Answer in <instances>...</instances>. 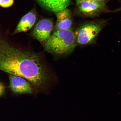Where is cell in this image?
<instances>
[{
	"label": "cell",
	"mask_w": 121,
	"mask_h": 121,
	"mask_svg": "<svg viewBox=\"0 0 121 121\" xmlns=\"http://www.w3.org/2000/svg\"><path fill=\"white\" fill-rule=\"evenodd\" d=\"M0 70L25 78L38 89L44 86L49 79L37 54L14 47L0 34Z\"/></svg>",
	"instance_id": "cell-1"
},
{
	"label": "cell",
	"mask_w": 121,
	"mask_h": 121,
	"mask_svg": "<svg viewBox=\"0 0 121 121\" xmlns=\"http://www.w3.org/2000/svg\"><path fill=\"white\" fill-rule=\"evenodd\" d=\"M77 43L74 32L71 29L57 30L51 35L45 49L53 54H66L73 50Z\"/></svg>",
	"instance_id": "cell-2"
},
{
	"label": "cell",
	"mask_w": 121,
	"mask_h": 121,
	"mask_svg": "<svg viewBox=\"0 0 121 121\" xmlns=\"http://www.w3.org/2000/svg\"><path fill=\"white\" fill-rule=\"evenodd\" d=\"M107 21H94L82 25L74 32L77 43L85 45L96 43L98 35L106 24Z\"/></svg>",
	"instance_id": "cell-3"
},
{
	"label": "cell",
	"mask_w": 121,
	"mask_h": 121,
	"mask_svg": "<svg viewBox=\"0 0 121 121\" xmlns=\"http://www.w3.org/2000/svg\"><path fill=\"white\" fill-rule=\"evenodd\" d=\"M105 1H86L76 6L78 13L86 17H93L107 11Z\"/></svg>",
	"instance_id": "cell-4"
},
{
	"label": "cell",
	"mask_w": 121,
	"mask_h": 121,
	"mask_svg": "<svg viewBox=\"0 0 121 121\" xmlns=\"http://www.w3.org/2000/svg\"><path fill=\"white\" fill-rule=\"evenodd\" d=\"M53 27V24L51 19H42L37 23L32 32V36L45 46L50 37Z\"/></svg>",
	"instance_id": "cell-5"
},
{
	"label": "cell",
	"mask_w": 121,
	"mask_h": 121,
	"mask_svg": "<svg viewBox=\"0 0 121 121\" xmlns=\"http://www.w3.org/2000/svg\"><path fill=\"white\" fill-rule=\"evenodd\" d=\"M10 87L12 91L17 94H31L33 90L31 85L25 78L11 74L9 75Z\"/></svg>",
	"instance_id": "cell-6"
},
{
	"label": "cell",
	"mask_w": 121,
	"mask_h": 121,
	"mask_svg": "<svg viewBox=\"0 0 121 121\" xmlns=\"http://www.w3.org/2000/svg\"><path fill=\"white\" fill-rule=\"evenodd\" d=\"M54 13L57 17L55 31L71 29L73 24L72 14L70 10L67 8Z\"/></svg>",
	"instance_id": "cell-7"
},
{
	"label": "cell",
	"mask_w": 121,
	"mask_h": 121,
	"mask_svg": "<svg viewBox=\"0 0 121 121\" xmlns=\"http://www.w3.org/2000/svg\"><path fill=\"white\" fill-rule=\"evenodd\" d=\"M37 19L35 12L32 10L23 17L13 35L29 30L34 26Z\"/></svg>",
	"instance_id": "cell-8"
},
{
	"label": "cell",
	"mask_w": 121,
	"mask_h": 121,
	"mask_svg": "<svg viewBox=\"0 0 121 121\" xmlns=\"http://www.w3.org/2000/svg\"><path fill=\"white\" fill-rule=\"evenodd\" d=\"M45 9L55 13L67 8L71 4V0H36Z\"/></svg>",
	"instance_id": "cell-9"
},
{
	"label": "cell",
	"mask_w": 121,
	"mask_h": 121,
	"mask_svg": "<svg viewBox=\"0 0 121 121\" xmlns=\"http://www.w3.org/2000/svg\"><path fill=\"white\" fill-rule=\"evenodd\" d=\"M14 2V0H0V6L4 8L11 7Z\"/></svg>",
	"instance_id": "cell-10"
},
{
	"label": "cell",
	"mask_w": 121,
	"mask_h": 121,
	"mask_svg": "<svg viewBox=\"0 0 121 121\" xmlns=\"http://www.w3.org/2000/svg\"><path fill=\"white\" fill-rule=\"evenodd\" d=\"M5 91V86L3 84L0 82V97L4 94Z\"/></svg>",
	"instance_id": "cell-11"
},
{
	"label": "cell",
	"mask_w": 121,
	"mask_h": 121,
	"mask_svg": "<svg viewBox=\"0 0 121 121\" xmlns=\"http://www.w3.org/2000/svg\"><path fill=\"white\" fill-rule=\"evenodd\" d=\"M76 6L81 4V3L86 1H99L101 0H75Z\"/></svg>",
	"instance_id": "cell-12"
},
{
	"label": "cell",
	"mask_w": 121,
	"mask_h": 121,
	"mask_svg": "<svg viewBox=\"0 0 121 121\" xmlns=\"http://www.w3.org/2000/svg\"><path fill=\"white\" fill-rule=\"evenodd\" d=\"M115 12H121V6L119 9L115 10Z\"/></svg>",
	"instance_id": "cell-13"
},
{
	"label": "cell",
	"mask_w": 121,
	"mask_h": 121,
	"mask_svg": "<svg viewBox=\"0 0 121 121\" xmlns=\"http://www.w3.org/2000/svg\"><path fill=\"white\" fill-rule=\"evenodd\" d=\"M102 1H105V0H101Z\"/></svg>",
	"instance_id": "cell-14"
}]
</instances>
